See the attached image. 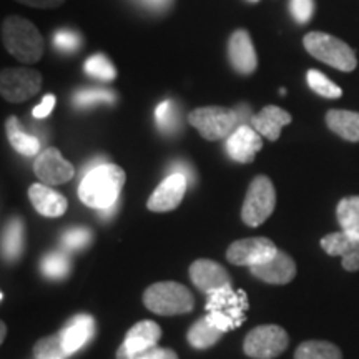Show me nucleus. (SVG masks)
I'll list each match as a JSON object with an SVG mask.
<instances>
[{
    "mask_svg": "<svg viewBox=\"0 0 359 359\" xmlns=\"http://www.w3.org/2000/svg\"><path fill=\"white\" fill-rule=\"evenodd\" d=\"M125 180L127 177L118 165L98 163L83 175L79 187V198L83 205L102 212L118 203Z\"/></svg>",
    "mask_w": 359,
    "mask_h": 359,
    "instance_id": "1",
    "label": "nucleus"
},
{
    "mask_svg": "<svg viewBox=\"0 0 359 359\" xmlns=\"http://www.w3.org/2000/svg\"><path fill=\"white\" fill-rule=\"evenodd\" d=\"M2 43L20 64H35L45 52V40L32 22L11 15L2 24Z\"/></svg>",
    "mask_w": 359,
    "mask_h": 359,
    "instance_id": "2",
    "label": "nucleus"
},
{
    "mask_svg": "<svg viewBox=\"0 0 359 359\" xmlns=\"http://www.w3.org/2000/svg\"><path fill=\"white\" fill-rule=\"evenodd\" d=\"M143 303L151 313L160 316H177L190 313L195 299L187 286L175 281H161L151 285L143 293Z\"/></svg>",
    "mask_w": 359,
    "mask_h": 359,
    "instance_id": "3",
    "label": "nucleus"
},
{
    "mask_svg": "<svg viewBox=\"0 0 359 359\" xmlns=\"http://www.w3.org/2000/svg\"><path fill=\"white\" fill-rule=\"evenodd\" d=\"M303 45L309 55L323 64L341 72H353L358 67L354 50L346 42L325 32H309L304 35Z\"/></svg>",
    "mask_w": 359,
    "mask_h": 359,
    "instance_id": "4",
    "label": "nucleus"
},
{
    "mask_svg": "<svg viewBox=\"0 0 359 359\" xmlns=\"http://www.w3.org/2000/svg\"><path fill=\"white\" fill-rule=\"evenodd\" d=\"M276 206V190L266 175H258L250 183L246 191L241 219L248 226H259L271 217Z\"/></svg>",
    "mask_w": 359,
    "mask_h": 359,
    "instance_id": "5",
    "label": "nucleus"
},
{
    "mask_svg": "<svg viewBox=\"0 0 359 359\" xmlns=\"http://www.w3.org/2000/svg\"><path fill=\"white\" fill-rule=\"evenodd\" d=\"M188 122L198 130L205 140L218 142L230 137L238 128V115L226 107H201L190 111Z\"/></svg>",
    "mask_w": 359,
    "mask_h": 359,
    "instance_id": "6",
    "label": "nucleus"
},
{
    "mask_svg": "<svg viewBox=\"0 0 359 359\" xmlns=\"http://www.w3.org/2000/svg\"><path fill=\"white\" fill-rule=\"evenodd\" d=\"M42 88V75L34 69H4L0 75V95L11 103H22L37 95Z\"/></svg>",
    "mask_w": 359,
    "mask_h": 359,
    "instance_id": "7",
    "label": "nucleus"
},
{
    "mask_svg": "<svg viewBox=\"0 0 359 359\" xmlns=\"http://www.w3.org/2000/svg\"><path fill=\"white\" fill-rule=\"evenodd\" d=\"M288 333L281 326L264 325L250 331L243 349L253 359H273L288 348Z\"/></svg>",
    "mask_w": 359,
    "mask_h": 359,
    "instance_id": "8",
    "label": "nucleus"
},
{
    "mask_svg": "<svg viewBox=\"0 0 359 359\" xmlns=\"http://www.w3.org/2000/svg\"><path fill=\"white\" fill-rule=\"evenodd\" d=\"M161 327L155 321H140L128 330L116 359H148L158 348Z\"/></svg>",
    "mask_w": 359,
    "mask_h": 359,
    "instance_id": "9",
    "label": "nucleus"
},
{
    "mask_svg": "<svg viewBox=\"0 0 359 359\" xmlns=\"http://www.w3.org/2000/svg\"><path fill=\"white\" fill-rule=\"evenodd\" d=\"M276 245L264 236L258 238H243L230 245L226 251L228 262L236 266H255L269 262L276 257Z\"/></svg>",
    "mask_w": 359,
    "mask_h": 359,
    "instance_id": "10",
    "label": "nucleus"
},
{
    "mask_svg": "<svg viewBox=\"0 0 359 359\" xmlns=\"http://www.w3.org/2000/svg\"><path fill=\"white\" fill-rule=\"evenodd\" d=\"M34 172L45 185H62L70 182L75 175V168L57 148H47L34 161Z\"/></svg>",
    "mask_w": 359,
    "mask_h": 359,
    "instance_id": "11",
    "label": "nucleus"
},
{
    "mask_svg": "<svg viewBox=\"0 0 359 359\" xmlns=\"http://www.w3.org/2000/svg\"><path fill=\"white\" fill-rule=\"evenodd\" d=\"M188 180L183 173H170L163 182L156 187L147 201V208L155 213L172 212L178 208L185 196Z\"/></svg>",
    "mask_w": 359,
    "mask_h": 359,
    "instance_id": "12",
    "label": "nucleus"
},
{
    "mask_svg": "<svg viewBox=\"0 0 359 359\" xmlns=\"http://www.w3.org/2000/svg\"><path fill=\"white\" fill-rule=\"evenodd\" d=\"M190 278L193 285L205 294H212L215 291L231 286L230 273L212 259H196L191 263Z\"/></svg>",
    "mask_w": 359,
    "mask_h": 359,
    "instance_id": "13",
    "label": "nucleus"
},
{
    "mask_svg": "<svg viewBox=\"0 0 359 359\" xmlns=\"http://www.w3.org/2000/svg\"><path fill=\"white\" fill-rule=\"evenodd\" d=\"M262 148V135L250 125H240L226 140L228 155L238 163H251Z\"/></svg>",
    "mask_w": 359,
    "mask_h": 359,
    "instance_id": "14",
    "label": "nucleus"
},
{
    "mask_svg": "<svg viewBox=\"0 0 359 359\" xmlns=\"http://www.w3.org/2000/svg\"><path fill=\"white\" fill-rule=\"evenodd\" d=\"M321 248L330 257H341L343 268L346 271H358L359 269V238L348 231H338L326 235L321 240Z\"/></svg>",
    "mask_w": 359,
    "mask_h": 359,
    "instance_id": "15",
    "label": "nucleus"
},
{
    "mask_svg": "<svg viewBox=\"0 0 359 359\" xmlns=\"http://www.w3.org/2000/svg\"><path fill=\"white\" fill-rule=\"evenodd\" d=\"M251 275L269 285H288L296 276V263L285 251H278L276 257L266 263L250 268Z\"/></svg>",
    "mask_w": 359,
    "mask_h": 359,
    "instance_id": "16",
    "label": "nucleus"
},
{
    "mask_svg": "<svg viewBox=\"0 0 359 359\" xmlns=\"http://www.w3.org/2000/svg\"><path fill=\"white\" fill-rule=\"evenodd\" d=\"M228 55H230L231 67L240 75H251L257 70V50H255V45L246 30L240 29L231 34L230 43H228Z\"/></svg>",
    "mask_w": 359,
    "mask_h": 359,
    "instance_id": "17",
    "label": "nucleus"
},
{
    "mask_svg": "<svg viewBox=\"0 0 359 359\" xmlns=\"http://www.w3.org/2000/svg\"><path fill=\"white\" fill-rule=\"evenodd\" d=\"M29 198L37 213L47 218L62 217L69 208V201L65 196L45 183H34L29 188Z\"/></svg>",
    "mask_w": 359,
    "mask_h": 359,
    "instance_id": "18",
    "label": "nucleus"
},
{
    "mask_svg": "<svg viewBox=\"0 0 359 359\" xmlns=\"http://www.w3.org/2000/svg\"><path fill=\"white\" fill-rule=\"evenodd\" d=\"M95 334V320L90 314H77L60 331L64 346L72 356L82 349Z\"/></svg>",
    "mask_w": 359,
    "mask_h": 359,
    "instance_id": "19",
    "label": "nucleus"
},
{
    "mask_svg": "<svg viewBox=\"0 0 359 359\" xmlns=\"http://www.w3.org/2000/svg\"><path fill=\"white\" fill-rule=\"evenodd\" d=\"M291 122H293V116H291L290 111L283 110L276 105H266L264 109L259 110V114L253 115L251 127L257 130L262 137L276 142L280 138L283 127H286Z\"/></svg>",
    "mask_w": 359,
    "mask_h": 359,
    "instance_id": "20",
    "label": "nucleus"
},
{
    "mask_svg": "<svg viewBox=\"0 0 359 359\" xmlns=\"http://www.w3.org/2000/svg\"><path fill=\"white\" fill-rule=\"evenodd\" d=\"M326 125L331 132L348 142H359V114L351 110H330Z\"/></svg>",
    "mask_w": 359,
    "mask_h": 359,
    "instance_id": "21",
    "label": "nucleus"
},
{
    "mask_svg": "<svg viewBox=\"0 0 359 359\" xmlns=\"http://www.w3.org/2000/svg\"><path fill=\"white\" fill-rule=\"evenodd\" d=\"M6 130H7L8 142H11V145L13 147V150H15L17 154H20L24 156L39 155V151H40L39 138L34 137V135L27 133L15 115L8 116V120L6 123Z\"/></svg>",
    "mask_w": 359,
    "mask_h": 359,
    "instance_id": "22",
    "label": "nucleus"
},
{
    "mask_svg": "<svg viewBox=\"0 0 359 359\" xmlns=\"http://www.w3.org/2000/svg\"><path fill=\"white\" fill-rule=\"evenodd\" d=\"M24 251V222L20 218L8 219L2 233V257L6 262H15Z\"/></svg>",
    "mask_w": 359,
    "mask_h": 359,
    "instance_id": "23",
    "label": "nucleus"
},
{
    "mask_svg": "<svg viewBox=\"0 0 359 359\" xmlns=\"http://www.w3.org/2000/svg\"><path fill=\"white\" fill-rule=\"evenodd\" d=\"M223 331L213 325L208 318H201L188 331V343L196 349L212 348L222 339Z\"/></svg>",
    "mask_w": 359,
    "mask_h": 359,
    "instance_id": "24",
    "label": "nucleus"
},
{
    "mask_svg": "<svg viewBox=\"0 0 359 359\" xmlns=\"http://www.w3.org/2000/svg\"><path fill=\"white\" fill-rule=\"evenodd\" d=\"M294 359H343V354L327 341H306L296 349Z\"/></svg>",
    "mask_w": 359,
    "mask_h": 359,
    "instance_id": "25",
    "label": "nucleus"
},
{
    "mask_svg": "<svg viewBox=\"0 0 359 359\" xmlns=\"http://www.w3.org/2000/svg\"><path fill=\"white\" fill-rule=\"evenodd\" d=\"M42 273L48 280H65L70 275V258L65 251H52L42 258Z\"/></svg>",
    "mask_w": 359,
    "mask_h": 359,
    "instance_id": "26",
    "label": "nucleus"
},
{
    "mask_svg": "<svg viewBox=\"0 0 359 359\" xmlns=\"http://www.w3.org/2000/svg\"><path fill=\"white\" fill-rule=\"evenodd\" d=\"M336 213L341 230L359 238V196H348L341 200Z\"/></svg>",
    "mask_w": 359,
    "mask_h": 359,
    "instance_id": "27",
    "label": "nucleus"
},
{
    "mask_svg": "<svg viewBox=\"0 0 359 359\" xmlns=\"http://www.w3.org/2000/svg\"><path fill=\"white\" fill-rule=\"evenodd\" d=\"M34 356L35 359H67L70 354L64 346L60 333H57L39 339L34 346Z\"/></svg>",
    "mask_w": 359,
    "mask_h": 359,
    "instance_id": "28",
    "label": "nucleus"
},
{
    "mask_svg": "<svg viewBox=\"0 0 359 359\" xmlns=\"http://www.w3.org/2000/svg\"><path fill=\"white\" fill-rule=\"evenodd\" d=\"M85 74H88L90 77L103 80V82H111L116 79V69L115 65L107 58L103 53H95L85 62Z\"/></svg>",
    "mask_w": 359,
    "mask_h": 359,
    "instance_id": "29",
    "label": "nucleus"
},
{
    "mask_svg": "<svg viewBox=\"0 0 359 359\" xmlns=\"http://www.w3.org/2000/svg\"><path fill=\"white\" fill-rule=\"evenodd\" d=\"M306 79H308L309 88H311L314 93H318V95L325 98H339L343 95V90H341V87H338L334 82H331V80L320 70H314V69L308 70Z\"/></svg>",
    "mask_w": 359,
    "mask_h": 359,
    "instance_id": "30",
    "label": "nucleus"
},
{
    "mask_svg": "<svg viewBox=\"0 0 359 359\" xmlns=\"http://www.w3.org/2000/svg\"><path fill=\"white\" fill-rule=\"evenodd\" d=\"M93 233L90 228L72 226L60 236V243L67 251H82L92 243Z\"/></svg>",
    "mask_w": 359,
    "mask_h": 359,
    "instance_id": "31",
    "label": "nucleus"
},
{
    "mask_svg": "<svg viewBox=\"0 0 359 359\" xmlns=\"http://www.w3.org/2000/svg\"><path fill=\"white\" fill-rule=\"evenodd\" d=\"M115 102V93L110 90L103 88H88V90H80L79 93H75L74 97V105L77 109H87V107L98 105V103H114Z\"/></svg>",
    "mask_w": 359,
    "mask_h": 359,
    "instance_id": "32",
    "label": "nucleus"
},
{
    "mask_svg": "<svg viewBox=\"0 0 359 359\" xmlns=\"http://www.w3.org/2000/svg\"><path fill=\"white\" fill-rule=\"evenodd\" d=\"M155 122L158 125L161 132H172L177 125V111H175V105L170 100L161 102L155 109Z\"/></svg>",
    "mask_w": 359,
    "mask_h": 359,
    "instance_id": "33",
    "label": "nucleus"
},
{
    "mask_svg": "<svg viewBox=\"0 0 359 359\" xmlns=\"http://www.w3.org/2000/svg\"><path fill=\"white\" fill-rule=\"evenodd\" d=\"M53 45H55L57 50L64 53H74L80 47V37L74 30H58L55 37H53Z\"/></svg>",
    "mask_w": 359,
    "mask_h": 359,
    "instance_id": "34",
    "label": "nucleus"
},
{
    "mask_svg": "<svg viewBox=\"0 0 359 359\" xmlns=\"http://www.w3.org/2000/svg\"><path fill=\"white\" fill-rule=\"evenodd\" d=\"M290 11L298 24H308L313 17L314 4L313 0H291Z\"/></svg>",
    "mask_w": 359,
    "mask_h": 359,
    "instance_id": "35",
    "label": "nucleus"
},
{
    "mask_svg": "<svg viewBox=\"0 0 359 359\" xmlns=\"http://www.w3.org/2000/svg\"><path fill=\"white\" fill-rule=\"evenodd\" d=\"M55 103H57L55 95H45L42 98V102H40L39 105L32 110V116L34 118H47V116L52 114Z\"/></svg>",
    "mask_w": 359,
    "mask_h": 359,
    "instance_id": "36",
    "label": "nucleus"
},
{
    "mask_svg": "<svg viewBox=\"0 0 359 359\" xmlns=\"http://www.w3.org/2000/svg\"><path fill=\"white\" fill-rule=\"evenodd\" d=\"M15 2L24 4L27 7L32 8H58L60 6H64L65 0H15Z\"/></svg>",
    "mask_w": 359,
    "mask_h": 359,
    "instance_id": "37",
    "label": "nucleus"
},
{
    "mask_svg": "<svg viewBox=\"0 0 359 359\" xmlns=\"http://www.w3.org/2000/svg\"><path fill=\"white\" fill-rule=\"evenodd\" d=\"M148 359H178L177 353L173 351V349H168V348H156L154 353L150 354V358Z\"/></svg>",
    "mask_w": 359,
    "mask_h": 359,
    "instance_id": "38",
    "label": "nucleus"
},
{
    "mask_svg": "<svg viewBox=\"0 0 359 359\" xmlns=\"http://www.w3.org/2000/svg\"><path fill=\"white\" fill-rule=\"evenodd\" d=\"M143 2H145L147 6H150V7L160 8V7H165V6H167L168 0H143Z\"/></svg>",
    "mask_w": 359,
    "mask_h": 359,
    "instance_id": "39",
    "label": "nucleus"
},
{
    "mask_svg": "<svg viewBox=\"0 0 359 359\" xmlns=\"http://www.w3.org/2000/svg\"><path fill=\"white\" fill-rule=\"evenodd\" d=\"M6 334H7V327L2 323V334H0V341H2V343H4V339H6Z\"/></svg>",
    "mask_w": 359,
    "mask_h": 359,
    "instance_id": "40",
    "label": "nucleus"
},
{
    "mask_svg": "<svg viewBox=\"0 0 359 359\" xmlns=\"http://www.w3.org/2000/svg\"><path fill=\"white\" fill-rule=\"evenodd\" d=\"M250 2H259V0H250Z\"/></svg>",
    "mask_w": 359,
    "mask_h": 359,
    "instance_id": "41",
    "label": "nucleus"
}]
</instances>
